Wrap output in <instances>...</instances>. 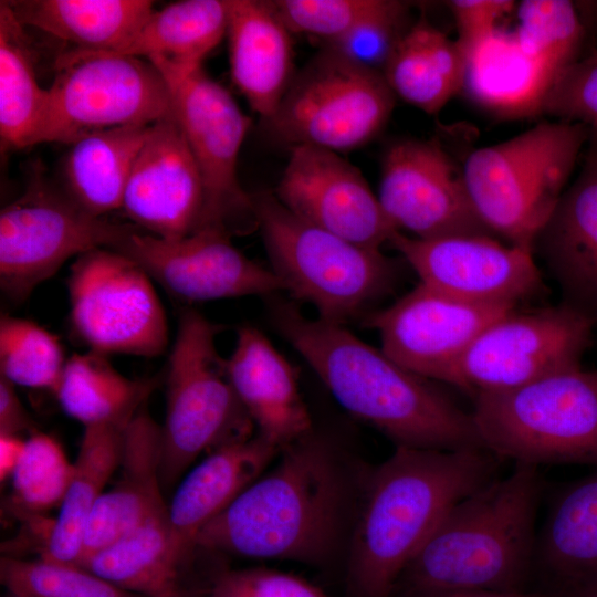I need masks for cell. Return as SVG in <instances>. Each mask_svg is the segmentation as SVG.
I'll return each mask as SVG.
<instances>
[{
  "instance_id": "cell-13",
  "label": "cell",
  "mask_w": 597,
  "mask_h": 597,
  "mask_svg": "<svg viewBox=\"0 0 597 597\" xmlns=\"http://www.w3.org/2000/svg\"><path fill=\"white\" fill-rule=\"evenodd\" d=\"M594 324L565 303L531 312L515 308L480 333L455 363L448 384L474 397L579 367Z\"/></svg>"
},
{
  "instance_id": "cell-24",
  "label": "cell",
  "mask_w": 597,
  "mask_h": 597,
  "mask_svg": "<svg viewBox=\"0 0 597 597\" xmlns=\"http://www.w3.org/2000/svg\"><path fill=\"white\" fill-rule=\"evenodd\" d=\"M565 304L597 315V155L561 196L534 242ZM596 323V322H595Z\"/></svg>"
},
{
  "instance_id": "cell-3",
  "label": "cell",
  "mask_w": 597,
  "mask_h": 597,
  "mask_svg": "<svg viewBox=\"0 0 597 597\" xmlns=\"http://www.w3.org/2000/svg\"><path fill=\"white\" fill-rule=\"evenodd\" d=\"M196 538V549L258 559L318 564L338 538L346 488L329 446L313 436L280 451Z\"/></svg>"
},
{
  "instance_id": "cell-28",
  "label": "cell",
  "mask_w": 597,
  "mask_h": 597,
  "mask_svg": "<svg viewBox=\"0 0 597 597\" xmlns=\"http://www.w3.org/2000/svg\"><path fill=\"white\" fill-rule=\"evenodd\" d=\"M229 0L171 2L148 17L124 54L150 62L167 83L185 78L227 35Z\"/></svg>"
},
{
  "instance_id": "cell-49",
  "label": "cell",
  "mask_w": 597,
  "mask_h": 597,
  "mask_svg": "<svg viewBox=\"0 0 597 597\" xmlns=\"http://www.w3.org/2000/svg\"><path fill=\"white\" fill-rule=\"evenodd\" d=\"M584 21H593L597 28V1L576 2Z\"/></svg>"
},
{
  "instance_id": "cell-39",
  "label": "cell",
  "mask_w": 597,
  "mask_h": 597,
  "mask_svg": "<svg viewBox=\"0 0 597 597\" xmlns=\"http://www.w3.org/2000/svg\"><path fill=\"white\" fill-rule=\"evenodd\" d=\"M0 582L19 597H144L74 564L2 556Z\"/></svg>"
},
{
  "instance_id": "cell-11",
  "label": "cell",
  "mask_w": 597,
  "mask_h": 597,
  "mask_svg": "<svg viewBox=\"0 0 597 597\" xmlns=\"http://www.w3.org/2000/svg\"><path fill=\"white\" fill-rule=\"evenodd\" d=\"M394 106L395 94L381 72L325 49L294 76L265 123L290 147L310 145L339 154L374 139Z\"/></svg>"
},
{
  "instance_id": "cell-47",
  "label": "cell",
  "mask_w": 597,
  "mask_h": 597,
  "mask_svg": "<svg viewBox=\"0 0 597 597\" xmlns=\"http://www.w3.org/2000/svg\"><path fill=\"white\" fill-rule=\"evenodd\" d=\"M25 444L18 436H0V479L11 476Z\"/></svg>"
},
{
  "instance_id": "cell-48",
  "label": "cell",
  "mask_w": 597,
  "mask_h": 597,
  "mask_svg": "<svg viewBox=\"0 0 597 597\" xmlns=\"http://www.w3.org/2000/svg\"><path fill=\"white\" fill-rule=\"evenodd\" d=\"M562 597H597V582L566 590Z\"/></svg>"
},
{
  "instance_id": "cell-33",
  "label": "cell",
  "mask_w": 597,
  "mask_h": 597,
  "mask_svg": "<svg viewBox=\"0 0 597 597\" xmlns=\"http://www.w3.org/2000/svg\"><path fill=\"white\" fill-rule=\"evenodd\" d=\"M150 127H114L73 143L62 166L65 191L97 217L122 209L133 166Z\"/></svg>"
},
{
  "instance_id": "cell-37",
  "label": "cell",
  "mask_w": 597,
  "mask_h": 597,
  "mask_svg": "<svg viewBox=\"0 0 597 597\" xmlns=\"http://www.w3.org/2000/svg\"><path fill=\"white\" fill-rule=\"evenodd\" d=\"M66 360L54 334L32 321L1 316V377L13 385L48 389L54 394Z\"/></svg>"
},
{
  "instance_id": "cell-38",
  "label": "cell",
  "mask_w": 597,
  "mask_h": 597,
  "mask_svg": "<svg viewBox=\"0 0 597 597\" xmlns=\"http://www.w3.org/2000/svg\"><path fill=\"white\" fill-rule=\"evenodd\" d=\"M72 474L61 444L45 433H32L11 474V504L19 517L43 516L60 506Z\"/></svg>"
},
{
  "instance_id": "cell-10",
  "label": "cell",
  "mask_w": 597,
  "mask_h": 597,
  "mask_svg": "<svg viewBox=\"0 0 597 597\" xmlns=\"http://www.w3.org/2000/svg\"><path fill=\"white\" fill-rule=\"evenodd\" d=\"M44 143L72 145L122 126H151L172 116L170 87L147 60L124 53L71 50L49 87Z\"/></svg>"
},
{
  "instance_id": "cell-42",
  "label": "cell",
  "mask_w": 597,
  "mask_h": 597,
  "mask_svg": "<svg viewBox=\"0 0 597 597\" xmlns=\"http://www.w3.org/2000/svg\"><path fill=\"white\" fill-rule=\"evenodd\" d=\"M541 113L597 129V52L578 59L558 74Z\"/></svg>"
},
{
  "instance_id": "cell-41",
  "label": "cell",
  "mask_w": 597,
  "mask_h": 597,
  "mask_svg": "<svg viewBox=\"0 0 597 597\" xmlns=\"http://www.w3.org/2000/svg\"><path fill=\"white\" fill-rule=\"evenodd\" d=\"M408 15V3L388 0L381 11L326 44L325 49L359 66L383 73L398 42L410 28L407 25Z\"/></svg>"
},
{
  "instance_id": "cell-23",
  "label": "cell",
  "mask_w": 597,
  "mask_h": 597,
  "mask_svg": "<svg viewBox=\"0 0 597 597\" xmlns=\"http://www.w3.org/2000/svg\"><path fill=\"white\" fill-rule=\"evenodd\" d=\"M281 450L260 434L209 452L177 488L168 505L174 551L191 563L199 532L254 482Z\"/></svg>"
},
{
  "instance_id": "cell-31",
  "label": "cell",
  "mask_w": 597,
  "mask_h": 597,
  "mask_svg": "<svg viewBox=\"0 0 597 597\" xmlns=\"http://www.w3.org/2000/svg\"><path fill=\"white\" fill-rule=\"evenodd\" d=\"M535 564L565 591L597 582V469L554 500L537 535Z\"/></svg>"
},
{
  "instance_id": "cell-5",
  "label": "cell",
  "mask_w": 597,
  "mask_h": 597,
  "mask_svg": "<svg viewBox=\"0 0 597 597\" xmlns=\"http://www.w3.org/2000/svg\"><path fill=\"white\" fill-rule=\"evenodd\" d=\"M589 135L582 123L542 122L468 156L462 167L465 187L493 235L533 252Z\"/></svg>"
},
{
  "instance_id": "cell-26",
  "label": "cell",
  "mask_w": 597,
  "mask_h": 597,
  "mask_svg": "<svg viewBox=\"0 0 597 597\" xmlns=\"http://www.w3.org/2000/svg\"><path fill=\"white\" fill-rule=\"evenodd\" d=\"M557 74L527 53L514 31L499 28L468 57L462 90L503 118L540 114Z\"/></svg>"
},
{
  "instance_id": "cell-29",
  "label": "cell",
  "mask_w": 597,
  "mask_h": 597,
  "mask_svg": "<svg viewBox=\"0 0 597 597\" xmlns=\"http://www.w3.org/2000/svg\"><path fill=\"white\" fill-rule=\"evenodd\" d=\"M190 565L172 548L167 513L78 566L144 597H203L206 590L189 580Z\"/></svg>"
},
{
  "instance_id": "cell-34",
  "label": "cell",
  "mask_w": 597,
  "mask_h": 597,
  "mask_svg": "<svg viewBox=\"0 0 597 597\" xmlns=\"http://www.w3.org/2000/svg\"><path fill=\"white\" fill-rule=\"evenodd\" d=\"M24 27L0 2V136L3 150L44 143L49 88L40 86Z\"/></svg>"
},
{
  "instance_id": "cell-46",
  "label": "cell",
  "mask_w": 597,
  "mask_h": 597,
  "mask_svg": "<svg viewBox=\"0 0 597 597\" xmlns=\"http://www.w3.org/2000/svg\"><path fill=\"white\" fill-rule=\"evenodd\" d=\"M401 597H562V595L524 590H454L443 593L409 594L401 595Z\"/></svg>"
},
{
  "instance_id": "cell-32",
  "label": "cell",
  "mask_w": 597,
  "mask_h": 597,
  "mask_svg": "<svg viewBox=\"0 0 597 597\" xmlns=\"http://www.w3.org/2000/svg\"><path fill=\"white\" fill-rule=\"evenodd\" d=\"M465 67L457 42L420 19L398 42L383 75L395 96L436 114L462 90Z\"/></svg>"
},
{
  "instance_id": "cell-43",
  "label": "cell",
  "mask_w": 597,
  "mask_h": 597,
  "mask_svg": "<svg viewBox=\"0 0 597 597\" xmlns=\"http://www.w3.org/2000/svg\"><path fill=\"white\" fill-rule=\"evenodd\" d=\"M203 597H329L316 585L296 575L270 569L244 568L214 574Z\"/></svg>"
},
{
  "instance_id": "cell-6",
  "label": "cell",
  "mask_w": 597,
  "mask_h": 597,
  "mask_svg": "<svg viewBox=\"0 0 597 597\" xmlns=\"http://www.w3.org/2000/svg\"><path fill=\"white\" fill-rule=\"evenodd\" d=\"M252 199L271 270L294 298L316 308L318 318L345 325L365 317L395 289L398 264L381 250L300 219L274 193Z\"/></svg>"
},
{
  "instance_id": "cell-45",
  "label": "cell",
  "mask_w": 597,
  "mask_h": 597,
  "mask_svg": "<svg viewBox=\"0 0 597 597\" xmlns=\"http://www.w3.org/2000/svg\"><path fill=\"white\" fill-rule=\"evenodd\" d=\"M34 433V423L23 407L14 385L0 376V436Z\"/></svg>"
},
{
  "instance_id": "cell-7",
  "label": "cell",
  "mask_w": 597,
  "mask_h": 597,
  "mask_svg": "<svg viewBox=\"0 0 597 597\" xmlns=\"http://www.w3.org/2000/svg\"><path fill=\"white\" fill-rule=\"evenodd\" d=\"M473 399L482 446L499 459L597 468V370L579 366Z\"/></svg>"
},
{
  "instance_id": "cell-52",
  "label": "cell",
  "mask_w": 597,
  "mask_h": 597,
  "mask_svg": "<svg viewBox=\"0 0 597 597\" xmlns=\"http://www.w3.org/2000/svg\"><path fill=\"white\" fill-rule=\"evenodd\" d=\"M595 154L597 155V150L595 151Z\"/></svg>"
},
{
  "instance_id": "cell-36",
  "label": "cell",
  "mask_w": 597,
  "mask_h": 597,
  "mask_svg": "<svg viewBox=\"0 0 597 597\" xmlns=\"http://www.w3.org/2000/svg\"><path fill=\"white\" fill-rule=\"evenodd\" d=\"M513 30L521 46L558 76L579 57L586 24L568 0H525L517 4Z\"/></svg>"
},
{
  "instance_id": "cell-9",
  "label": "cell",
  "mask_w": 597,
  "mask_h": 597,
  "mask_svg": "<svg viewBox=\"0 0 597 597\" xmlns=\"http://www.w3.org/2000/svg\"><path fill=\"white\" fill-rule=\"evenodd\" d=\"M137 230L90 213L38 167L24 191L0 212L1 291L21 303L71 258L116 250Z\"/></svg>"
},
{
  "instance_id": "cell-50",
  "label": "cell",
  "mask_w": 597,
  "mask_h": 597,
  "mask_svg": "<svg viewBox=\"0 0 597 597\" xmlns=\"http://www.w3.org/2000/svg\"><path fill=\"white\" fill-rule=\"evenodd\" d=\"M2 597H19V596L6 590V594Z\"/></svg>"
},
{
  "instance_id": "cell-8",
  "label": "cell",
  "mask_w": 597,
  "mask_h": 597,
  "mask_svg": "<svg viewBox=\"0 0 597 597\" xmlns=\"http://www.w3.org/2000/svg\"><path fill=\"white\" fill-rule=\"evenodd\" d=\"M223 326L180 313L167 371L160 481L170 490L205 451L252 437L254 425L228 378L216 338Z\"/></svg>"
},
{
  "instance_id": "cell-16",
  "label": "cell",
  "mask_w": 597,
  "mask_h": 597,
  "mask_svg": "<svg viewBox=\"0 0 597 597\" xmlns=\"http://www.w3.org/2000/svg\"><path fill=\"white\" fill-rule=\"evenodd\" d=\"M472 303L422 283L363 324L378 332L381 350L406 369L448 384L463 353L489 325L515 310Z\"/></svg>"
},
{
  "instance_id": "cell-4",
  "label": "cell",
  "mask_w": 597,
  "mask_h": 597,
  "mask_svg": "<svg viewBox=\"0 0 597 597\" xmlns=\"http://www.w3.org/2000/svg\"><path fill=\"white\" fill-rule=\"evenodd\" d=\"M543 485L538 467L515 463L509 475L463 498L406 566L395 590H523L535 564Z\"/></svg>"
},
{
  "instance_id": "cell-30",
  "label": "cell",
  "mask_w": 597,
  "mask_h": 597,
  "mask_svg": "<svg viewBox=\"0 0 597 597\" xmlns=\"http://www.w3.org/2000/svg\"><path fill=\"white\" fill-rule=\"evenodd\" d=\"M132 419L84 428L73 474L41 557L77 565L88 517L118 470Z\"/></svg>"
},
{
  "instance_id": "cell-15",
  "label": "cell",
  "mask_w": 597,
  "mask_h": 597,
  "mask_svg": "<svg viewBox=\"0 0 597 597\" xmlns=\"http://www.w3.org/2000/svg\"><path fill=\"white\" fill-rule=\"evenodd\" d=\"M378 199L395 228L417 239L493 237L471 202L462 168L432 140L402 139L388 147Z\"/></svg>"
},
{
  "instance_id": "cell-27",
  "label": "cell",
  "mask_w": 597,
  "mask_h": 597,
  "mask_svg": "<svg viewBox=\"0 0 597 597\" xmlns=\"http://www.w3.org/2000/svg\"><path fill=\"white\" fill-rule=\"evenodd\" d=\"M23 27L43 31L73 50L124 53L154 11L149 0L6 1Z\"/></svg>"
},
{
  "instance_id": "cell-40",
  "label": "cell",
  "mask_w": 597,
  "mask_h": 597,
  "mask_svg": "<svg viewBox=\"0 0 597 597\" xmlns=\"http://www.w3.org/2000/svg\"><path fill=\"white\" fill-rule=\"evenodd\" d=\"M291 33L329 44L381 11L388 0H276L272 1Z\"/></svg>"
},
{
  "instance_id": "cell-1",
  "label": "cell",
  "mask_w": 597,
  "mask_h": 597,
  "mask_svg": "<svg viewBox=\"0 0 597 597\" xmlns=\"http://www.w3.org/2000/svg\"><path fill=\"white\" fill-rule=\"evenodd\" d=\"M271 322L336 401L396 447L483 448L471 412L430 379L400 366L344 325L306 317L294 302L268 296Z\"/></svg>"
},
{
  "instance_id": "cell-44",
  "label": "cell",
  "mask_w": 597,
  "mask_h": 597,
  "mask_svg": "<svg viewBox=\"0 0 597 597\" xmlns=\"http://www.w3.org/2000/svg\"><path fill=\"white\" fill-rule=\"evenodd\" d=\"M458 30L455 40L465 60L498 29L501 19L511 12L510 0H452L448 2Z\"/></svg>"
},
{
  "instance_id": "cell-21",
  "label": "cell",
  "mask_w": 597,
  "mask_h": 597,
  "mask_svg": "<svg viewBox=\"0 0 597 597\" xmlns=\"http://www.w3.org/2000/svg\"><path fill=\"white\" fill-rule=\"evenodd\" d=\"M226 368L258 434L282 450L313 432L295 367L258 328L238 329Z\"/></svg>"
},
{
  "instance_id": "cell-17",
  "label": "cell",
  "mask_w": 597,
  "mask_h": 597,
  "mask_svg": "<svg viewBox=\"0 0 597 597\" xmlns=\"http://www.w3.org/2000/svg\"><path fill=\"white\" fill-rule=\"evenodd\" d=\"M389 244L420 283L459 300L517 306L542 290L533 252L492 235L417 239L397 232Z\"/></svg>"
},
{
  "instance_id": "cell-51",
  "label": "cell",
  "mask_w": 597,
  "mask_h": 597,
  "mask_svg": "<svg viewBox=\"0 0 597 597\" xmlns=\"http://www.w3.org/2000/svg\"><path fill=\"white\" fill-rule=\"evenodd\" d=\"M595 322H597V315H596Z\"/></svg>"
},
{
  "instance_id": "cell-20",
  "label": "cell",
  "mask_w": 597,
  "mask_h": 597,
  "mask_svg": "<svg viewBox=\"0 0 597 597\" xmlns=\"http://www.w3.org/2000/svg\"><path fill=\"white\" fill-rule=\"evenodd\" d=\"M205 206L200 171L174 115L151 125L122 209L138 229L176 240L201 229Z\"/></svg>"
},
{
  "instance_id": "cell-2",
  "label": "cell",
  "mask_w": 597,
  "mask_h": 597,
  "mask_svg": "<svg viewBox=\"0 0 597 597\" xmlns=\"http://www.w3.org/2000/svg\"><path fill=\"white\" fill-rule=\"evenodd\" d=\"M498 459L484 448L396 447L368 478L348 570L353 595L392 597L450 509L496 478Z\"/></svg>"
},
{
  "instance_id": "cell-25",
  "label": "cell",
  "mask_w": 597,
  "mask_h": 597,
  "mask_svg": "<svg viewBox=\"0 0 597 597\" xmlns=\"http://www.w3.org/2000/svg\"><path fill=\"white\" fill-rule=\"evenodd\" d=\"M291 34L272 1L229 0L231 80L264 122L294 78Z\"/></svg>"
},
{
  "instance_id": "cell-14",
  "label": "cell",
  "mask_w": 597,
  "mask_h": 597,
  "mask_svg": "<svg viewBox=\"0 0 597 597\" xmlns=\"http://www.w3.org/2000/svg\"><path fill=\"white\" fill-rule=\"evenodd\" d=\"M168 85L172 115L203 181L206 206L201 229H220L231 237L258 229L252 195L241 187L237 172L251 117L202 66Z\"/></svg>"
},
{
  "instance_id": "cell-19",
  "label": "cell",
  "mask_w": 597,
  "mask_h": 597,
  "mask_svg": "<svg viewBox=\"0 0 597 597\" xmlns=\"http://www.w3.org/2000/svg\"><path fill=\"white\" fill-rule=\"evenodd\" d=\"M274 195L300 219L366 248L381 250L400 232L360 170L328 149L291 147Z\"/></svg>"
},
{
  "instance_id": "cell-22",
  "label": "cell",
  "mask_w": 597,
  "mask_h": 597,
  "mask_svg": "<svg viewBox=\"0 0 597 597\" xmlns=\"http://www.w3.org/2000/svg\"><path fill=\"white\" fill-rule=\"evenodd\" d=\"M147 404V402H146ZM143 405L127 427L119 476L88 517L77 566L145 523L168 513L160 481L161 426Z\"/></svg>"
},
{
  "instance_id": "cell-12",
  "label": "cell",
  "mask_w": 597,
  "mask_h": 597,
  "mask_svg": "<svg viewBox=\"0 0 597 597\" xmlns=\"http://www.w3.org/2000/svg\"><path fill=\"white\" fill-rule=\"evenodd\" d=\"M151 280L136 261L113 249L77 256L67 277L75 336L88 350L106 356L160 355L168 325Z\"/></svg>"
},
{
  "instance_id": "cell-35",
  "label": "cell",
  "mask_w": 597,
  "mask_h": 597,
  "mask_svg": "<svg viewBox=\"0 0 597 597\" xmlns=\"http://www.w3.org/2000/svg\"><path fill=\"white\" fill-rule=\"evenodd\" d=\"M156 386L157 378H127L106 355L88 350L66 360L54 395L64 412L85 428L132 419Z\"/></svg>"
},
{
  "instance_id": "cell-18",
  "label": "cell",
  "mask_w": 597,
  "mask_h": 597,
  "mask_svg": "<svg viewBox=\"0 0 597 597\" xmlns=\"http://www.w3.org/2000/svg\"><path fill=\"white\" fill-rule=\"evenodd\" d=\"M136 261L171 295L201 302L283 291L271 269L237 249L223 230L205 228L167 240L137 230L116 249Z\"/></svg>"
}]
</instances>
